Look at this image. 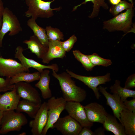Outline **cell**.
Segmentation results:
<instances>
[{
	"instance_id": "cell-1",
	"label": "cell",
	"mask_w": 135,
	"mask_h": 135,
	"mask_svg": "<svg viewBox=\"0 0 135 135\" xmlns=\"http://www.w3.org/2000/svg\"><path fill=\"white\" fill-rule=\"evenodd\" d=\"M52 74L58 81L62 97L66 101L81 102L86 99L87 94L83 88L77 86L75 82L66 72L58 74L52 70Z\"/></svg>"
},
{
	"instance_id": "cell-2",
	"label": "cell",
	"mask_w": 135,
	"mask_h": 135,
	"mask_svg": "<svg viewBox=\"0 0 135 135\" xmlns=\"http://www.w3.org/2000/svg\"><path fill=\"white\" fill-rule=\"evenodd\" d=\"M134 9V8L128 9L125 12L104 21L103 22V29L110 32L122 31L126 33L125 34L130 32L132 28Z\"/></svg>"
},
{
	"instance_id": "cell-3",
	"label": "cell",
	"mask_w": 135,
	"mask_h": 135,
	"mask_svg": "<svg viewBox=\"0 0 135 135\" xmlns=\"http://www.w3.org/2000/svg\"><path fill=\"white\" fill-rule=\"evenodd\" d=\"M55 0L45 1L42 0H25L28 7V10L25 12V16L31 17L35 20L38 18H49L54 15L53 11H59L62 7L52 8L50 4Z\"/></svg>"
},
{
	"instance_id": "cell-4",
	"label": "cell",
	"mask_w": 135,
	"mask_h": 135,
	"mask_svg": "<svg viewBox=\"0 0 135 135\" xmlns=\"http://www.w3.org/2000/svg\"><path fill=\"white\" fill-rule=\"evenodd\" d=\"M28 122L27 119L22 113L15 112L14 110L4 111L1 121L0 134H3L11 131H19Z\"/></svg>"
},
{
	"instance_id": "cell-5",
	"label": "cell",
	"mask_w": 135,
	"mask_h": 135,
	"mask_svg": "<svg viewBox=\"0 0 135 135\" xmlns=\"http://www.w3.org/2000/svg\"><path fill=\"white\" fill-rule=\"evenodd\" d=\"M66 102L62 97L56 98L53 96L49 98L46 102L48 121L42 135H46L49 129L52 128L53 124L60 118L61 113L65 109Z\"/></svg>"
},
{
	"instance_id": "cell-6",
	"label": "cell",
	"mask_w": 135,
	"mask_h": 135,
	"mask_svg": "<svg viewBox=\"0 0 135 135\" xmlns=\"http://www.w3.org/2000/svg\"><path fill=\"white\" fill-rule=\"evenodd\" d=\"M22 30L18 18L8 8H5L3 14L2 22L0 29V48L2 47V40L5 34L10 32L8 35L13 36Z\"/></svg>"
},
{
	"instance_id": "cell-7",
	"label": "cell",
	"mask_w": 135,
	"mask_h": 135,
	"mask_svg": "<svg viewBox=\"0 0 135 135\" xmlns=\"http://www.w3.org/2000/svg\"><path fill=\"white\" fill-rule=\"evenodd\" d=\"M66 72L72 77L76 79L83 82L93 91L96 98L98 99L101 95L98 86L102 84H105L111 80L110 74L107 73L105 75L97 76H87L76 74L68 69Z\"/></svg>"
},
{
	"instance_id": "cell-8",
	"label": "cell",
	"mask_w": 135,
	"mask_h": 135,
	"mask_svg": "<svg viewBox=\"0 0 135 135\" xmlns=\"http://www.w3.org/2000/svg\"><path fill=\"white\" fill-rule=\"evenodd\" d=\"M82 128L78 122L68 115L60 117L52 129L56 128L63 135H78Z\"/></svg>"
},
{
	"instance_id": "cell-9",
	"label": "cell",
	"mask_w": 135,
	"mask_h": 135,
	"mask_svg": "<svg viewBox=\"0 0 135 135\" xmlns=\"http://www.w3.org/2000/svg\"><path fill=\"white\" fill-rule=\"evenodd\" d=\"M65 109L68 115L78 122L82 128H90L93 126V123L90 122L88 118L84 106L80 102H67Z\"/></svg>"
},
{
	"instance_id": "cell-10",
	"label": "cell",
	"mask_w": 135,
	"mask_h": 135,
	"mask_svg": "<svg viewBox=\"0 0 135 135\" xmlns=\"http://www.w3.org/2000/svg\"><path fill=\"white\" fill-rule=\"evenodd\" d=\"M24 49L20 46H18L16 48L14 57L17 58L21 64L29 72L30 68H34L40 73L46 69H51L57 72L59 70V67L56 64H53L50 65H45L41 64L35 60L26 57L23 54Z\"/></svg>"
},
{
	"instance_id": "cell-11",
	"label": "cell",
	"mask_w": 135,
	"mask_h": 135,
	"mask_svg": "<svg viewBox=\"0 0 135 135\" xmlns=\"http://www.w3.org/2000/svg\"><path fill=\"white\" fill-rule=\"evenodd\" d=\"M29 72L20 63L12 58L0 56V76L11 78L20 73Z\"/></svg>"
},
{
	"instance_id": "cell-12",
	"label": "cell",
	"mask_w": 135,
	"mask_h": 135,
	"mask_svg": "<svg viewBox=\"0 0 135 135\" xmlns=\"http://www.w3.org/2000/svg\"><path fill=\"white\" fill-rule=\"evenodd\" d=\"M48 108L46 102H44L40 106L34 119L30 121L29 126L31 128L33 135H42V131L47 123Z\"/></svg>"
},
{
	"instance_id": "cell-13",
	"label": "cell",
	"mask_w": 135,
	"mask_h": 135,
	"mask_svg": "<svg viewBox=\"0 0 135 135\" xmlns=\"http://www.w3.org/2000/svg\"><path fill=\"white\" fill-rule=\"evenodd\" d=\"M16 92L21 98L41 105L42 100L38 91L29 83L20 82L14 84Z\"/></svg>"
},
{
	"instance_id": "cell-14",
	"label": "cell",
	"mask_w": 135,
	"mask_h": 135,
	"mask_svg": "<svg viewBox=\"0 0 135 135\" xmlns=\"http://www.w3.org/2000/svg\"><path fill=\"white\" fill-rule=\"evenodd\" d=\"M99 91L106 100V104L109 106L112 111L114 116L120 122V114L123 110L126 109L123 102L117 94H111L107 92L106 88L101 86H99Z\"/></svg>"
},
{
	"instance_id": "cell-15",
	"label": "cell",
	"mask_w": 135,
	"mask_h": 135,
	"mask_svg": "<svg viewBox=\"0 0 135 135\" xmlns=\"http://www.w3.org/2000/svg\"><path fill=\"white\" fill-rule=\"evenodd\" d=\"M84 107L88 118L90 122L103 124L108 114L103 106L94 102L87 104Z\"/></svg>"
},
{
	"instance_id": "cell-16",
	"label": "cell",
	"mask_w": 135,
	"mask_h": 135,
	"mask_svg": "<svg viewBox=\"0 0 135 135\" xmlns=\"http://www.w3.org/2000/svg\"><path fill=\"white\" fill-rule=\"evenodd\" d=\"M21 98L14 88L10 91L0 94V109L3 112L16 110Z\"/></svg>"
},
{
	"instance_id": "cell-17",
	"label": "cell",
	"mask_w": 135,
	"mask_h": 135,
	"mask_svg": "<svg viewBox=\"0 0 135 135\" xmlns=\"http://www.w3.org/2000/svg\"><path fill=\"white\" fill-rule=\"evenodd\" d=\"M48 47L47 52L42 59L43 63L48 64L54 59L66 57V52L62 48L60 41H49Z\"/></svg>"
},
{
	"instance_id": "cell-18",
	"label": "cell",
	"mask_w": 135,
	"mask_h": 135,
	"mask_svg": "<svg viewBox=\"0 0 135 135\" xmlns=\"http://www.w3.org/2000/svg\"><path fill=\"white\" fill-rule=\"evenodd\" d=\"M47 69H44L40 73L39 81L35 85L36 87L40 90L42 96L44 99L50 98L52 96L49 87L50 78L49 75L50 71Z\"/></svg>"
},
{
	"instance_id": "cell-19",
	"label": "cell",
	"mask_w": 135,
	"mask_h": 135,
	"mask_svg": "<svg viewBox=\"0 0 135 135\" xmlns=\"http://www.w3.org/2000/svg\"><path fill=\"white\" fill-rule=\"evenodd\" d=\"M120 118L126 135H135V113L126 109L120 113Z\"/></svg>"
},
{
	"instance_id": "cell-20",
	"label": "cell",
	"mask_w": 135,
	"mask_h": 135,
	"mask_svg": "<svg viewBox=\"0 0 135 135\" xmlns=\"http://www.w3.org/2000/svg\"><path fill=\"white\" fill-rule=\"evenodd\" d=\"M23 42L26 44L28 48L39 58L42 59L48 52V47L44 46L34 35L31 36L28 40Z\"/></svg>"
},
{
	"instance_id": "cell-21",
	"label": "cell",
	"mask_w": 135,
	"mask_h": 135,
	"mask_svg": "<svg viewBox=\"0 0 135 135\" xmlns=\"http://www.w3.org/2000/svg\"><path fill=\"white\" fill-rule=\"evenodd\" d=\"M103 124L104 130L115 135H126L123 125L118 121L114 116L108 114Z\"/></svg>"
},
{
	"instance_id": "cell-22",
	"label": "cell",
	"mask_w": 135,
	"mask_h": 135,
	"mask_svg": "<svg viewBox=\"0 0 135 135\" xmlns=\"http://www.w3.org/2000/svg\"><path fill=\"white\" fill-rule=\"evenodd\" d=\"M27 25L32 30L34 34L44 46L48 47L49 40L45 29L38 26L36 20L31 18L27 22Z\"/></svg>"
},
{
	"instance_id": "cell-23",
	"label": "cell",
	"mask_w": 135,
	"mask_h": 135,
	"mask_svg": "<svg viewBox=\"0 0 135 135\" xmlns=\"http://www.w3.org/2000/svg\"><path fill=\"white\" fill-rule=\"evenodd\" d=\"M41 105L38 104L28 100L23 99L19 102L16 110V112L26 113L30 118H34Z\"/></svg>"
},
{
	"instance_id": "cell-24",
	"label": "cell",
	"mask_w": 135,
	"mask_h": 135,
	"mask_svg": "<svg viewBox=\"0 0 135 135\" xmlns=\"http://www.w3.org/2000/svg\"><path fill=\"white\" fill-rule=\"evenodd\" d=\"M120 84V81L118 80H116L114 84L110 88L111 92L118 94L123 102L128 98L131 97L135 98V90L122 87Z\"/></svg>"
},
{
	"instance_id": "cell-25",
	"label": "cell",
	"mask_w": 135,
	"mask_h": 135,
	"mask_svg": "<svg viewBox=\"0 0 135 135\" xmlns=\"http://www.w3.org/2000/svg\"><path fill=\"white\" fill-rule=\"evenodd\" d=\"M40 73L38 72L32 73L24 72L20 73L11 78L10 82L13 84L20 82L29 83L35 81L39 80Z\"/></svg>"
},
{
	"instance_id": "cell-26",
	"label": "cell",
	"mask_w": 135,
	"mask_h": 135,
	"mask_svg": "<svg viewBox=\"0 0 135 135\" xmlns=\"http://www.w3.org/2000/svg\"><path fill=\"white\" fill-rule=\"evenodd\" d=\"M105 0H84V1L80 4L74 6L72 11L76 10L77 8L83 4H86V3L91 2L93 4V8L91 13L89 15L88 17L92 19L97 17L98 15L101 7L104 9L107 10L109 8L108 4L105 2Z\"/></svg>"
},
{
	"instance_id": "cell-27",
	"label": "cell",
	"mask_w": 135,
	"mask_h": 135,
	"mask_svg": "<svg viewBox=\"0 0 135 135\" xmlns=\"http://www.w3.org/2000/svg\"><path fill=\"white\" fill-rule=\"evenodd\" d=\"M72 53L75 58L81 63L86 70L88 71L92 70L94 66L92 64L87 55L78 50H73Z\"/></svg>"
},
{
	"instance_id": "cell-28",
	"label": "cell",
	"mask_w": 135,
	"mask_h": 135,
	"mask_svg": "<svg viewBox=\"0 0 135 135\" xmlns=\"http://www.w3.org/2000/svg\"><path fill=\"white\" fill-rule=\"evenodd\" d=\"M132 8H134V4L129 3L126 0H121L116 5H112L110 8L109 11L113 16H115L124 10Z\"/></svg>"
},
{
	"instance_id": "cell-29",
	"label": "cell",
	"mask_w": 135,
	"mask_h": 135,
	"mask_svg": "<svg viewBox=\"0 0 135 135\" xmlns=\"http://www.w3.org/2000/svg\"><path fill=\"white\" fill-rule=\"evenodd\" d=\"M45 29L49 41H60L64 40L63 33L59 29L49 26H46Z\"/></svg>"
},
{
	"instance_id": "cell-30",
	"label": "cell",
	"mask_w": 135,
	"mask_h": 135,
	"mask_svg": "<svg viewBox=\"0 0 135 135\" xmlns=\"http://www.w3.org/2000/svg\"><path fill=\"white\" fill-rule=\"evenodd\" d=\"M87 56L94 66H101L107 67L111 65L112 64L111 60L104 58L96 53H94L92 54L87 55Z\"/></svg>"
},
{
	"instance_id": "cell-31",
	"label": "cell",
	"mask_w": 135,
	"mask_h": 135,
	"mask_svg": "<svg viewBox=\"0 0 135 135\" xmlns=\"http://www.w3.org/2000/svg\"><path fill=\"white\" fill-rule=\"evenodd\" d=\"M77 40L76 36L74 34L67 40L64 42L61 41V46L66 52H69L73 48Z\"/></svg>"
},
{
	"instance_id": "cell-32",
	"label": "cell",
	"mask_w": 135,
	"mask_h": 135,
	"mask_svg": "<svg viewBox=\"0 0 135 135\" xmlns=\"http://www.w3.org/2000/svg\"><path fill=\"white\" fill-rule=\"evenodd\" d=\"M10 78H6L4 79L0 77V92L10 91L14 89V85L10 83Z\"/></svg>"
},
{
	"instance_id": "cell-33",
	"label": "cell",
	"mask_w": 135,
	"mask_h": 135,
	"mask_svg": "<svg viewBox=\"0 0 135 135\" xmlns=\"http://www.w3.org/2000/svg\"><path fill=\"white\" fill-rule=\"evenodd\" d=\"M135 87V74H134L130 76L125 82L124 88L130 89Z\"/></svg>"
},
{
	"instance_id": "cell-34",
	"label": "cell",
	"mask_w": 135,
	"mask_h": 135,
	"mask_svg": "<svg viewBox=\"0 0 135 135\" xmlns=\"http://www.w3.org/2000/svg\"><path fill=\"white\" fill-rule=\"evenodd\" d=\"M124 104L126 109L135 113V98L129 100H126L124 102Z\"/></svg>"
},
{
	"instance_id": "cell-35",
	"label": "cell",
	"mask_w": 135,
	"mask_h": 135,
	"mask_svg": "<svg viewBox=\"0 0 135 135\" xmlns=\"http://www.w3.org/2000/svg\"><path fill=\"white\" fill-rule=\"evenodd\" d=\"M78 135H95V134L90 128L84 127L82 128Z\"/></svg>"
},
{
	"instance_id": "cell-36",
	"label": "cell",
	"mask_w": 135,
	"mask_h": 135,
	"mask_svg": "<svg viewBox=\"0 0 135 135\" xmlns=\"http://www.w3.org/2000/svg\"><path fill=\"white\" fill-rule=\"evenodd\" d=\"M4 8V3L2 0H0V29L2 25L3 14Z\"/></svg>"
},
{
	"instance_id": "cell-37",
	"label": "cell",
	"mask_w": 135,
	"mask_h": 135,
	"mask_svg": "<svg viewBox=\"0 0 135 135\" xmlns=\"http://www.w3.org/2000/svg\"><path fill=\"white\" fill-rule=\"evenodd\" d=\"M104 128H98L94 132L95 135H104Z\"/></svg>"
},
{
	"instance_id": "cell-38",
	"label": "cell",
	"mask_w": 135,
	"mask_h": 135,
	"mask_svg": "<svg viewBox=\"0 0 135 135\" xmlns=\"http://www.w3.org/2000/svg\"><path fill=\"white\" fill-rule=\"evenodd\" d=\"M110 4L112 5H115L118 4L121 0H109Z\"/></svg>"
},
{
	"instance_id": "cell-39",
	"label": "cell",
	"mask_w": 135,
	"mask_h": 135,
	"mask_svg": "<svg viewBox=\"0 0 135 135\" xmlns=\"http://www.w3.org/2000/svg\"><path fill=\"white\" fill-rule=\"evenodd\" d=\"M3 112L0 109V126L2 118V116Z\"/></svg>"
},
{
	"instance_id": "cell-40",
	"label": "cell",
	"mask_w": 135,
	"mask_h": 135,
	"mask_svg": "<svg viewBox=\"0 0 135 135\" xmlns=\"http://www.w3.org/2000/svg\"><path fill=\"white\" fill-rule=\"evenodd\" d=\"M131 3L134 4L133 3V1L134 0H128Z\"/></svg>"
},
{
	"instance_id": "cell-41",
	"label": "cell",
	"mask_w": 135,
	"mask_h": 135,
	"mask_svg": "<svg viewBox=\"0 0 135 135\" xmlns=\"http://www.w3.org/2000/svg\"><path fill=\"white\" fill-rule=\"evenodd\" d=\"M20 134V135H26V133L25 132H22V133L20 134Z\"/></svg>"
}]
</instances>
